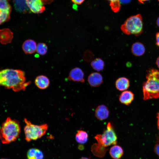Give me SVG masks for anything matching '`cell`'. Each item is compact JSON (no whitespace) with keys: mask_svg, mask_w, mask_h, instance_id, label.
Segmentation results:
<instances>
[{"mask_svg":"<svg viewBox=\"0 0 159 159\" xmlns=\"http://www.w3.org/2000/svg\"><path fill=\"white\" fill-rule=\"evenodd\" d=\"M30 83L26 82L24 71L20 69H7L0 72V85L17 92L24 90Z\"/></svg>","mask_w":159,"mask_h":159,"instance_id":"cell-1","label":"cell"},{"mask_svg":"<svg viewBox=\"0 0 159 159\" xmlns=\"http://www.w3.org/2000/svg\"><path fill=\"white\" fill-rule=\"evenodd\" d=\"M95 138L97 143L92 146L91 151L98 157H102L105 155L108 149L106 148L117 144V136L110 122L108 123L106 129L102 134H97Z\"/></svg>","mask_w":159,"mask_h":159,"instance_id":"cell-2","label":"cell"},{"mask_svg":"<svg viewBox=\"0 0 159 159\" xmlns=\"http://www.w3.org/2000/svg\"><path fill=\"white\" fill-rule=\"evenodd\" d=\"M146 81L143 84V99L147 100L159 97V70L149 69L146 74Z\"/></svg>","mask_w":159,"mask_h":159,"instance_id":"cell-3","label":"cell"},{"mask_svg":"<svg viewBox=\"0 0 159 159\" xmlns=\"http://www.w3.org/2000/svg\"><path fill=\"white\" fill-rule=\"evenodd\" d=\"M21 132L19 122L8 117L2 124L0 128V139L3 144L14 141L18 138Z\"/></svg>","mask_w":159,"mask_h":159,"instance_id":"cell-4","label":"cell"},{"mask_svg":"<svg viewBox=\"0 0 159 159\" xmlns=\"http://www.w3.org/2000/svg\"><path fill=\"white\" fill-rule=\"evenodd\" d=\"M120 29L122 32L125 34L139 36L143 31L142 16L138 14L130 16L121 25Z\"/></svg>","mask_w":159,"mask_h":159,"instance_id":"cell-5","label":"cell"},{"mask_svg":"<svg viewBox=\"0 0 159 159\" xmlns=\"http://www.w3.org/2000/svg\"><path fill=\"white\" fill-rule=\"evenodd\" d=\"M24 121L26 124L24 129L25 139L28 142L41 138L45 134L47 129V124L34 125L26 118L24 119Z\"/></svg>","mask_w":159,"mask_h":159,"instance_id":"cell-6","label":"cell"},{"mask_svg":"<svg viewBox=\"0 0 159 159\" xmlns=\"http://www.w3.org/2000/svg\"><path fill=\"white\" fill-rule=\"evenodd\" d=\"M26 2L29 8L34 13H42L45 10L42 0H26Z\"/></svg>","mask_w":159,"mask_h":159,"instance_id":"cell-7","label":"cell"},{"mask_svg":"<svg viewBox=\"0 0 159 159\" xmlns=\"http://www.w3.org/2000/svg\"><path fill=\"white\" fill-rule=\"evenodd\" d=\"M68 79L73 81L84 82H85L84 72L80 68L75 67L71 70Z\"/></svg>","mask_w":159,"mask_h":159,"instance_id":"cell-8","label":"cell"},{"mask_svg":"<svg viewBox=\"0 0 159 159\" xmlns=\"http://www.w3.org/2000/svg\"><path fill=\"white\" fill-rule=\"evenodd\" d=\"M87 81L91 86L97 87L100 86L102 83L103 82V77L99 73L93 72L89 75Z\"/></svg>","mask_w":159,"mask_h":159,"instance_id":"cell-9","label":"cell"},{"mask_svg":"<svg viewBox=\"0 0 159 159\" xmlns=\"http://www.w3.org/2000/svg\"><path fill=\"white\" fill-rule=\"evenodd\" d=\"M109 111L107 107L105 105L98 106L95 110V115L99 120H102L106 119L109 115Z\"/></svg>","mask_w":159,"mask_h":159,"instance_id":"cell-10","label":"cell"},{"mask_svg":"<svg viewBox=\"0 0 159 159\" xmlns=\"http://www.w3.org/2000/svg\"><path fill=\"white\" fill-rule=\"evenodd\" d=\"M37 45L34 40L29 39L25 41L22 45V48L26 54H32L36 51Z\"/></svg>","mask_w":159,"mask_h":159,"instance_id":"cell-11","label":"cell"},{"mask_svg":"<svg viewBox=\"0 0 159 159\" xmlns=\"http://www.w3.org/2000/svg\"><path fill=\"white\" fill-rule=\"evenodd\" d=\"M13 38V33L9 29L5 28L0 30V41L2 44L10 43Z\"/></svg>","mask_w":159,"mask_h":159,"instance_id":"cell-12","label":"cell"},{"mask_svg":"<svg viewBox=\"0 0 159 159\" xmlns=\"http://www.w3.org/2000/svg\"><path fill=\"white\" fill-rule=\"evenodd\" d=\"M134 95L131 92L125 91L120 95L119 98L120 102L124 104L128 105L133 100Z\"/></svg>","mask_w":159,"mask_h":159,"instance_id":"cell-13","label":"cell"},{"mask_svg":"<svg viewBox=\"0 0 159 159\" xmlns=\"http://www.w3.org/2000/svg\"><path fill=\"white\" fill-rule=\"evenodd\" d=\"M36 86L39 88L44 89L49 86L50 82L49 79L46 76L41 75L37 77L35 81Z\"/></svg>","mask_w":159,"mask_h":159,"instance_id":"cell-14","label":"cell"},{"mask_svg":"<svg viewBox=\"0 0 159 159\" xmlns=\"http://www.w3.org/2000/svg\"><path fill=\"white\" fill-rule=\"evenodd\" d=\"M131 50L132 54L134 56H140L144 53L145 48L142 43L140 42H136L132 45Z\"/></svg>","mask_w":159,"mask_h":159,"instance_id":"cell-15","label":"cell"},{"mask_svg":"<svg viewBox=\"0 0 159 159\" xmlns=\"http://www.w3.org/2000/svg\"><path fill=\"white\" fill-rule=\"evenodd\" d=\"M129 85V80L125 77H121L118 78L115 82L116 87L120 91H124L127 90Z\"/></svg>","mask_w":159,"mask_h":159,"instance_id":"cell-16","label":"cell"},{"mask_svg":"<svg viewBox=\"0 0 159 159\" xmlns=\"http://www.w3.org/2000/svg\"><path fill=\"white\" fill-rule=\"evenodd\" d=\"M109 153L111 156L114 159L120 158L123 153L122 147L118 145H115L110 149Z\"/></svg>","mask_w":159,"mask_h":159,"instance_id":"cell-17","label":"cell"},{"mask_svg":"<svg viewBox=\"0 0 159 159\" xmlns=\"http://www.w3.org/2000/svg\"><path fill=\"white\" fill-rule=\"evenodd\" d=\"M28 159H43V154L39 149L32 148L29 149L27 153Z\"/></svg>","mask_w":159,"mask_h":159,"instance_id":"cell-18","label":"cell"},{"mask_svg":"<svg viewBox=\"0 0 159 159\" xmlns=\"http://www.w3.org/2000/svg\"><path fill=\"white\" fill-rule=\"evenodd\" d=\"M14 7L19 12H26L29 10L26 0H14Z\"/></svg>","mask_w":159,"mask_h":159,"instance_id":"cell-19","label":"cell"},{"mask_svg":"<svg viewBox=\"0 0 159 159\" xmlns=\"http://www.w3.org/2000/svg\"><path fill=\"white\" fill-rule=\"evenodd\" d=\"M88 135L87 133L83 130H78L75 135V139L77 142L83 144L86 143L88 140Z\"/></svg>","mask_w":159,"mask_h":159,"instance_id":"cell-20","label":"cell"},{"mask_svg":"<svg viewBox=\"0 0 159 159\" xmlns=\"http://www.w3.org/2000/svg\"><path fill=\"white\" fill-rule=\"evenodd\" d=\"M91 65L94 70L99 71L104 69L105 63L102 59L98 58L92 61L91 62Z\"/></svg>","mask_w":159,"mask_h":159,"instance_id":"cell-21","label":"cell"},{"mask_svg":"<svg viewBox=\"0 0 159 159\" xmlns=\"http://www.w3.org/2000/svg\"><path fill=\"white\" fill-rule=\"evenodd\" d=\"M11 10H0V24L9 20L10 19Z\"/></svg>","mask_w":159,"mask_h":159,"instance_id":"cell-22","label":"cell"},{"mask_svg":"<svg viewBox=\"0 0 159 159\" xmlns=\"http://www.w3.org/2000/svg\"><path fill=\"white\" fill-rule=\"evenodd\" d=\"M47 47L45 43H39L37 45L36 51L38 54L42 55L47 53Z\"/></svg>","mask_w":159,"mask_h":159,"instance_id":"cell-23","label":"cell"},{"mask_svg":"<svg viewBox=\"0 0 159 159\" xmlns=\"http://www.w3.org/2000/svg\"><path fill=\"white\" fill-rule=\"evenodd\" d=\"M10 0H0V10H11V7L8 3Z\"/></svg>","mask_w":159,"mask_h":159,"instance_id":"cell-24","label":"cell"},{"mask_svg":"<svg viewBox=\"0 0 159 159\" xmlns=\"http://www.w3.org/2000/svg\"><path fill=\"white\" fill-rule=\"evenodd\" d=\"M94 57L93 53L90 51H86L83 55V58L84 60L87 62L91 61Z\"/></svg>","mask_w":159,"mask_h":159,"instance_id":"cell-25","label":"cell"},{"mask_svg":"<svg viewBox=\"0 0 159 159\" xmlns=\"http://www.w3.org/2000/svg\"><path fill=\"white\" fill-rule=\"evenodd\" d=\"M72 1L74 4H82L85 0H71Z\"/></svg>","mask_w":159,"mask_h":159,"instance_id":"cell-26","label":"cell"},{"mask_svg":"<svg viewBox=\"0 0 159 159\" xmlns=\"http://www.w3.org/2000/svg\"><path fill=\"white\" fill-rule=\"evenodd\" d=\"M154 150L156 153L159 156V144H157L155 147Z\"/></svg>","mask_w":159,"mask_h":159,"instance_id":"cell-27","label":"cell"},{"mask_svg":"<svg viewBox=\"0 0 159 159\" xmlns=\"http://www.w3.org/2000/svg\"><path fill=\"white\" fill-rule=\"evenodd\" d=\"M156 44L159 47V32H157L156 34Z\"/></svg>","mask_w":159,"mask_h":159,"instance_id":"cell-28","label":"cell"},{"mask_svg":"<svg viewBox=\"0 0 159 159\" xmlns=\"http://www.w3.org/2000/svg\"><path fill=\"white\" fill-rule=\"evenodd\" d=\"M54 0H42L43 4H50Z\"/></svg>","mask_w":159,"mask_h":159,"instance_id":"cell-29","label":"cell"},{"mask_svg":"<svg viewBox=\"0 0 159 159\" xmlns=\"http://www.w3.org/2000/svg\"><path fill=\"white\" fill-rule=\"evenodd\" d=\"M131 0H120L121 3L122 4H127L130 2Z\"/></svg>","mask_w":159,"mask_h":159,"instance_id":"cell-30","label":"cell"},{"mask_svg":"<svg viewBox=\"0 0 159 159\" xmlns=\"http://www.w3.org/2000/svg\"><path fill=\"white\" fill-rule=\"evenodd\" d=\"M157 118L158 119L157 121V125L158 128L159 130V112L157 114Z\"/></svg>","mask_w":159,"mask_h":159,"instance_id":"cell-31","label":"cell"},{"mask_svg":"<svg viewBox=\"0 0 159 159\" xmlns=\"http://www.w3.org/2000/svg\"><path fill=\"white\" fill-rule=\"evenodd\" d=\"M156 64L157 67L159 68V56L156 60Z\"/></svg>","mask_w":159,"mask_h":159,"instance_id":"cell-32","label":"cell"},{"mask_svg":"<svg viewBox=\"0 0 159 159\" xmlns=\"http://www.w3.org/2000/svg\"><path fill=\"white\" fill-rule=\"evenodd\" d=\"M110 1V2H120V0H108Z\"/></svg>","mask_w":159,"mask_h":159,"instance_id":"cell-33","label":"cell"},{"mask_svg":"<svg viewBox=\"0 0 159 159\" xmlns=\"http://www.w3.org/2000/svg\"><path fill=\"white\" fill-rule=\"evenodd\" d=\"M139 2L141 4H143L144 2L149 1L150 0H138Z\"/></svg>","mask_w":159,"mask_h":159,"instance_id":"cell-34","label":"cell"},{"mask_svg":"<svg viewBox=\"0 0 159 159\" xmlns=\"http://www.w3.org/2000/svg\"><path fill=\"white\" fill-rule=\"evenodd\" d=\"M156 24L159 27V17L157 19Z\"/></svg>","mask_w":159,"mask_h":159,"instance_id":"cell-35","label":"cell"},{"mask_svg":"<svg viewBox=\"0 0 159 159\" xmlns=\"http://www.w3.org/2000/svg\"><path fill=\"white\" fill-rule=\"evenodd\" d=\"M80 159H89L86 157H83L81 158Z\"/></svg>","mask_w":159,"mask_h":159,"instance_id":"cell-36","label":"cell"},{"mask_svg":"<svg viewBox=\"0 0 159 159\" xmlns=\"http://www.w3.org/2000/svg\"><path fill=\"white\" fill-rule=\"evenodd\" d=\"M6 159L2 158V159Z\"/></svg>","mask_w":159,"mask_h":159,"instance_id":"cell-37","label":"cell"},{"mask_svg":"<svg viewBox=\"0 0 159 159\" xmlns=\"http://www.w3.org/2000/svg\"><path fill=\"white\" fill-rule=\"evenodd\" d=\"M158 0V1H159V0Z\"/></svg>","mask_w":159,"mask_h":159,"instance_id":"cell-38","label":"cell"}]
</instances>
